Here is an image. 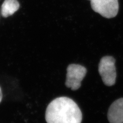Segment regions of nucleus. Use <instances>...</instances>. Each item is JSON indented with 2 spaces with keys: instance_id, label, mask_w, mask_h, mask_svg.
<instances>
[{
  "instance_id": "obj_7",
  "label": "nucleus",
  "mask_w": 123,
  "mask_h": 123,
  "mask_svg": "<svg viewBox=\"0 0 123 123\" xmlns=\"http://www.w3.org/2000/svg\"><path fill=\"white\" fill-rule=\"evenodd\" d=\"M2 99V92L1 88H0V103H1Z\"/></svg>"
},
{
  "instance_id": "obj_1",
  "label": "nucleus",
  "mask_w": 123,
  "mask_h": 123,
  "mask_svg": "<svg viewBox=\"0 0 123 123\" xmlns=\"http://www.w3.org/2000/svg\"><path fill=\"white\" fill-rule=\"evenodd\" d=\"M45 119L47 123H81L82 114L78 105L72 99L60 97L48 105Z\"/></svg>"
},
{
  "instance_id": "obj_2",
  "label": "nucleus",
  "mask_w": 123,
  "mask_h": 123,
  "mask_svg": "<svg viewBox=\"0 0 123 123\" xmlns=\"http://www.w3.org/2000/svg\"><path fill=\"white\" fill-rule=\"evenodd\" d=\"M115 60L112 56L102 57L98 65V72L103 82L106 86H111L115 83L117 78Z\"/></svg>"
},
{
  "instance_id": "obj_5",
  "label": "nucleus",
  "mask_w": 123,
  "mask_h": 123,
  "mask_svg": "<svg viewBox=\"0 0 123 123\" xmlns=\"http://www.w3.org/2000/svg\"><path fill=\"white\" fill-rule=\"evenodd\" d=\"M107 117L110 123H123V98L116 100L111 104Z\"/></svg>"
},
{
  "instance_id": "obj_3",
  "label": "nucleus",
  "mask_w": 123,
  "mask_h": 123,
  "mask_svg": "<svg viewBox=\"0 0 123 123\" xmlns=\"http://www.w3.org/2000/svg\"><path fill=\"white\" fill-rule=\"evenodd\" d=\"M92 9L102 17L111 18L116 17L119 9L118 0H90Z\"/></svg>"
},
{
  "instance_id": "obj_6",
  "label": "nucleus",
  "mask_w": 123,
  "mask_h": 123,
  "mask_svg": "<svg viewBox=\"0 0 123 123\" xmlns=\"http://www.w3.org/2000/svg\"><path fill=\"white\" fill-rule=\"evenodd\" d=\"M20 4L17 0H5L1 7V14L3 17L12 15L18 9Z\"/></svg>"
},
{
  "instance_id": "obj_4",
  "label": "nucleus",
  "mask_w": 123,
  "mask_h": 123,
  "mask_svg": "<svg viewBox=\"0 0 123 123\" xmlns=\"http://www.w3.org/2000/svg\"><path fill=\"white\" fill-rule=\"evenodd\" d=\"M87 73L86 68L78 64H70L67 68L65 85L72 90H78L81 86V82Z\"/></svg>"
}]
</instances>
